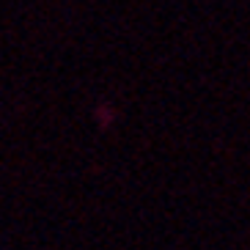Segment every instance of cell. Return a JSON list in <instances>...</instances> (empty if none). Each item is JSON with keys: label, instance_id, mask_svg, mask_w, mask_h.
I'll return each mask as SVG.
<instances>
[]
</instances>
